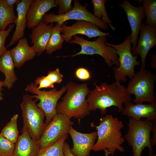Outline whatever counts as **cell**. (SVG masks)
<instances>
[{
    "instance_id": "34",
    "label": "cell",
    "mask_w": 156,
    "mask_h": 156,
    "mask_svg": "<svg viewBox=\"0 0 156 156\" xmlns=\"http://www.w3.org/2000/svg\"><path fill=\"white\" fill-rule=\"evenodd\" d=\"M75 75L78 79L81 80H86L91 78L90 73L86 68L80 67L76 69Z\"/></svg>"
},
{
    "instance_id": "20",
    "label": "cell",
    "mask_w": 156,
    "mask_h": 156,
    "mask_svg": "<svg viewBox=\"0 0 156 156\" xmlns=\"http://www.w3.org/2000/svg\"><path fill=\"white\" fill-rule=\"evenodd\" d=\"M10 51L15 67L19 68L25 62L33 60L36 55L32 46H30L25 37L19 40L17 45Z\"/></svg>"
},
{
    "instance_id": "14",
    "label": "cell",
    "mask_w": 156,
    "mask_h": 156,
    "mask_svg": "<svg viewBox=\"0 0 156 156\" xmlns=\"http://www.w3.org/2000/svg\"><path fill=\"white\" fill-rule=\"evenodd\" d=\"M140 35L135 49L132 51L133 55H139L141 58L140 69H145L146 56L150 50L156 45V28L142 23Z\"/></svg>"
},
{
    "instance_id": "38",
    "label": "cell",
    "mask_w": 156,
    "mask_h": 156,
    "mask_svg": "<svg viewBox=\"0 0 156 156\" xmlns=\"http://www.w3.org/2000/svg\"><path fill=\"white\" fill-rule=\"evenodd\" d=\"M151 65L153 69H155L156 68V55L153 54L151 56Z\"/></svg>"
},
{
    "instance_id": "19",
    "label": "cell",
    "mask_w": 156,
    "mask_h": 156,
    "mask_svg": "<svg viewBox=\"0 0 156 156\" xmlns=\"http://www.w3.org/2000/svg\"><path fill=\"white\" fill-rule=\"evenodd\" d=\"M32 0H22L17 4V18L14 22L16 28L10 42L6 48L11 46L23 38L26 27V14L27 10Z\"/></svg>"
},
{
    "instance_id": "22",
    "label": "cell",
    "mask_w": 156,
    "mask_h": 156,
    "mask_svg": "<svg viewBox=\"0 0 156 156\" xmlns=\"http://www.w3.org/2000/svg\"><path fill=\"white\" fill-rule=\"evenodd\" d=\"M14 64L10 51L7 50L0 56V71L5 76L3 86L10 89L17 79L14 71Z\"/></svg>"
},
{
    "instance_id": "36",
    "label": "cell",
    "mask_w": 156,
    "mask_h": 156,
    "mask_svg": "<svg viewBox=\"0 0 156 156\" xmlns=\"http://www.w3.org/2000/svg\"><path fill=\"white\" fill-rule=\"evenodd\" d=\"M151 132L153 135L151 138V141L152 145L154 146L156 145V122H153V125Z\"/></svg>"
},
{
    "instance_id": "31",
    "label": "cell",
    "mask_w": 156,
    "mask_h": 156,
    "mask_svg": "<svg viewBox=\"0 0 156 156\" xmlns=\"http://www.w3.org/2000/svg\"><path fill=\"white\" fill-rule=\"evenodd\" d=\"M15 26L14 24L10 25L8 28L4 30H0V56L7 50L5 46L6 40Z\"/></svg>"
},
{
    "instance_id": "32",
    "label": "cell",
    "mask_w": 156,
    "mask_h": 156,
    "mask_svg": "<svg viewBox=\"0 0 156 156\" xmlns=\"http://www.w3.org/2000/svg\"><path fill=\"white\" fill-rule=\"evenodd\" d=\"M35 85L38 86L39 90L42 88H52L54 87V84L52 83L46 76H42L37 77L35 81Z\"/></svg>"
},
{
    "instance_id": "7",
    "label": "cell",
    "mask_w": 156,
    "mask_h": 156,
    "mask_svg": "<svg viewBox=\"0 0 156 156\" xmlns=\"http://www.w3.org/2000/svg\"><path fill=\"white\" fill-rule=\"evenodd\" d=\"M73 39L69 43L79 45L81 47V51L71 55L74 57L80 55H99L104 59L107 65L109 67L113 65L118 67L119 65L118 57L116 49L107 45L106 36H99L93 41H89L84 39L82 37L74 36Z\"/></svg>"
},
{
    "instance_id": "13",
    "label": "cell",
    "mask_w": 156,
    "mask_h": 156,
    "mask_svg": "<svg viewBox=\"0 0 156 156\" xmlns=\"http://www.w3.org/2000/svg\"><path fill=\"white\" fill-rule=\"evenodd\" d=\"M118 5L124 10L131 27V43L132 45L131 47V50L132 51L137 45L142 21L146 16L144 10L143 6L135 7L127 0H124Z\"/></svg>"
},
{
    "instance_id": "2",
    "label": "cell",
    "mask_w": 156,
    "mask_h": 156,
    "mask_svg": "<svg viewBox=\"0 0 156 156\" xmlns=\"http://www.w3.org/2000/svg\"><path fill=\"white\" fill-rule=\"evenodd\" d=\"M98 126L93 123L91 126L96 130L97 140L92 150L103 151L105 156L113 155L117 150L123 153L125 151L122 145L125 141L121 131L124 127L123 122L111 115L101 117Z\"/></svg>"
},
{
    "instance_id": "15",
    "label": "cell",
    "mask_w": 156,
    "mask_h": 156,
    "mask_svg": "<svg viewBox=\"0 0 156 156\" xmlns=\"http://www.w3.org/2000/svg\"><path fill=\"white\" fill-rule=\"evenodd\" d=\"M68 134L73 142V147L70 149L74 156H89L90 151L96 143L98 136L96 131L90 133L79 132L72 127Z\"/></svg>"
},
{
    "instance_id": "10",
    "label": "cell",
    "mask_w": 156,
    "mask_h": 156,
    "mask_svg": "<svg viewBox=\"0 0 156 156\" xmlns=\"http://www.w3.org/2000/svg\"><path fill=\"white\" fill-rule=\"evenodd\" d=\"M73 122L66 114H57L44 128L38 143L40 149L51 146L68 134Z\"/></svg>"
},
{
    "instance_id": "30",
    "label": "cell",
    "mask_w": 156,
    "mask_h": 156,
    "mask_svg": "<svg viewBox=\"0 0 156 156\" xmlns=\"http://www.w3.org/2000/svg\"><path fill=\"white\" fill-rule=\"evenodd\" d=\"M72 0H55V3L59 6L57 15L65 14L69 12L73 8Z\"/></svg>"
},
{
    "instance_id": "17",
    "label": "cell",
    "mask_w": 156,
    "mask_h": 156,
    "mask_svg": "<svg viewBox=\"0 0 156 156\" xmlns=\"http://www.w3.org/2000/svg\"><path fill=\"white\" fill-rule=\"evenodd\" d=\"M54 25L53 23L47 24L42 21L31 29L29 36L33 48L38 56L46 51L47 45L52 33Z\"/></svg>"
},
{
    "instance_id": "25",
    "label": "cell",
    "mask_w": 156,
    "mask_h": 156,
    "mask_svg": "<svg viewBox=\"0 0 156 156\" xmlns=\"http://www.w3.org/2000/svg\"><path fill=\"white\" fill-rule=\"evenodd\" d=\"M18 114L13 115L2 130L1 134L11 142L15 144L19 137L17 121Z\"/></svg>"
},
{
    "instance_id": "5",
    "label": "cell",
    "mask_w": 156,
    "mask_h": 156,
    "mask_svg": "<svg viewBox=\"0 0 156 156\" xmlns=\"http://www.w3.org/2000/svg\"><path fill=\"white\" fill-rule=\"evenodd\" d=\"M33 99L27 94L23 96L20 104L23 124L21 133L27 132L32 139L38 141L46 126L44 122L45 115L36 104L38 100L34 101Z\"/></svg>"
},
{
    "instance_id": "29",
    "label": "cell",
    "mask_w": 156,
    "mask_h": 156,
    "mask_svg": "<svg viewBox=\"0 0 156 156\" xmlns=\"http://www.w3.org/2000/svg\"><path fill=\"white\" fill-rule=\"evenodd\" d=\"M15 146L0 133V156H13Z\"/></svg>"
},
{
    "instance_id": "6",
    "label": "cell",
    "mask_w": 156,
    "mask_h": 156,
    "mask_svg": "<svg viewBox=\"0 0 156 156\" xmlns=\"http://www.w3.org/2000/svg\"><path fill=\"white\" fill-rule=\"evenodd\" d=\"M155 75L146 69H140L129 81L126 88L127 93L134 94L135 103H149L156 102V96L154 91L156 80Z\"/></svg>"
},
{
    "instance_id": "40",
    "label": "cell",
    "mask_w": 156,
    "mask_h": 156,
    "mask_svg": "<svg viewBox=\"0 0 156 156\" xmlns=\"http://www.w3.org/2000/svg\"><path fill=\"white\" fill-rule=\"evenodd\" d=\"M135 1L139 4H141L142 2V0H135Z\"/></svg>"
},
{
    "instance_id": "26",
    "label": "cell",
    "mask_w": 156,
    "mask_h": 156,
    "mask_svg": "<svg viewBox=\"0 0 156 156\" xmlns=\"http://www.w3.org/2000/svg\"><path fill=\"white\" fill-rule=\"evenodd\" d=\"M106 0H91V2L93 7V15L97 18L101 19L104 22L107 24L111 29L114 31L115 28L112 24V21L108 16L105 7V3Z\"/></svg>"
},
{
    "instance_id": "24",
    "label": "cell",
    "mask_w": 156,
    "mask_h": 156,
    "mask_svg": "<svg viewBox=\"0 0 156 156\" xmlns=\"http://www.w3.org/2000/svg\"><path fill=\"white\" fill-rule=\"evenodd\" d=\"M60 27L58 23L54 27L47 45L46 51L47 54L51 55L53 52L60 50L62 47L64 39L62 36Z\"/></svg>"
},
{
    "instance_id": "37",
    "label": "cell",
    "mask_w": 156,
    "mask_h": 156,
    "mask_svg": "<svg viewBox=\"0 0 156 156\" xmlns=\"http://www.w3.org/2000/svg\"><path fill=\"white\" fill-rule=\"evenodd\" d=\"M7 5L10 7H14V5L19 3L21 0H5Z\"/></svg>"
},
{
    "instance_id": "33",
    "label": "cell",
    "mask_w": 156,
    "mask_h": 156,
    "mask_svg": "<svg viewBox=\"0 0 156 156\" xmlns=\"http://www.w3.org/2000/svg\"><path fill=\"white\" fill-rule=\"evenodd\" d=\"M46 76L54 84L60 83L62 81L63 75L60 73L59 68H57L54 70L49 71Z\"/></svg>"
},
{
    "instance_id": "9",
    "label": "cell",
    "mask_w": 156,
    "mask_h": 156,
    "mask_svg": "<svg viewBox=\"0 0 156 156\" xmlns=\"http://www.w3.org/2000/svg\"><path fill=\"white\" fill-rule=\"evenodd\" d=\"M37 87L38 86L34 83H31L27 86L25 90L36 94L32 96L33 98H36L40 100L39 102L36 105L45 114L46 121L45 124L46 126L57 114L56 107L58 101L66 92V85L62 86L60 90L53 88L49 91L41 90L37 88Z\"/></svg>"
},
{
    "instance_id": "41",
    "label": "cell",
    "mask_w": 156,
    "mask_h": 156,
    "mask_svg": "<svg viewBox=\"0 0 156 156\" xmlns=\"http://www.w3.org/2000/svg\"><path fill=\"white\" fill-rule=\"evenodd\" d=\"M153 156H156V155H153Z\"/></svg>"
},
{
    "instance_id": "39",
    "label": "cell",
    "mask_w": 156,
    "mask_h": 156,
    "mask_svg": "<svg viewBox=\"0 0 156 156\" xmlns=\"http://www.w3.org/2000/svg\"><path fill=\"white\" fill-rule=\"evenodd\" d=\"M3 86V81H2L0 80V101H1L3 99V94L2 92L3 89L2 87Z\"/></svg>"
},
{
    "instance_id": "35",
    "label": "cell",
    "mask_w": 156,
    "mask_h": 156,
    "mask_svg": "<svg viewBox=\"0 0 156 156\" xmlns=\"http://www.w3.org/2000/svg\"><path fill=\"white\" fill-rule=\"evenodd\" d=\"M70 149L69 144L65 141L63 147V151L65 156H74L71 153Z\"/></svg>"
},
{
    "instance_id": "3",
    "label": "cell",
    "mask_w": 156,
    "mask_h": 156,
    "mask_svg": "<svg viewBox=\"0 0 156 156\" xmlns=\"http://www.w3.org/2000/svg\"><path fill=\"white\" fill-rule=\"evenodd\" d=\"M66 85V93L57 103V113L64 114L70 119L75 118L79 124L81 119L90 114L86 99L90 90L87 83L79 84L70 81Z\"/></svg>"
},
{
    "instance_id": "1",
    "label": "cell",
    "mask_w": 156,
    "mask_h": 156,
    "mask_svg": "<svg viewBox=\"0 0 156 156\" xmlns=\"http://www.w3.org/2000/svg\"><path fill=\"white\" fill-rule=\"evenodd\" d=\"M94 84L95 87L90 90L86 97L90 111L99 109L102 114L104 115L107 108L115 106L118 108V112L121 113L124 109L123 104L131 102V95L127 93L126 88L120 82Z\"/></svg>"
},
{
    "instance_id": "23",
    "label": "cell",
    "mask_w": 156,
    "mask_h": 156,
    "mask_svg": "<svg viewBox=\"0 0 156 156\" xmlns=\"http://www.w3.org/2000/svg\"><path fill=\"white\" fill-rule=\"evenodd\" d=\"M16 18L14 7H9L5 0H0V30H5L8 25L14 24Z\"/></svg>"
},
{
    "instance_id": "27",
    "label": "cell",
    "mask_w": 156,
    "mask_h": 156,
    "mask_svg": "<svg viewBox=\"0 0 156 156\" xmlns=\"http://www.w3.org/2000/svg\"><path fill=\"white\" fill-rule=\"evenodd\" d=\"M68 136V134H66L56 143L40 149L37 156H65L63 147Z\"/></svg>"
},
{
    "instance_id": "16",
    "label": "cell",
    "mask_w": 156,
    "mask_h": 156,
    "mask_svg": "<svg viewBox=\"0 0 156 156\" xmlns=\"http://www.w3.org/2000/svg\"><path fill=\"white\" fill-rule=\"evenodd\" d=\"M57 6L54 0H32L27 12L26 27H35L43 21L46 13Z\"/></svg>"
},
{
    "instance_id": "11",
    "label": "cell",
    "mask_w": 156,
    "mask_h": 156,
    "mask_svg": "<svg viewBox=\"0 0 156 156\" xmlns=\"http://www.w3.org/2000/svg\"><path fill=\"white\" fill-rule=\"evenodd\" d=\"M74 5L72 9L67 13L57 15L54 12L45 14L43 21L47 24L56 23L60 25L68 20H83L93 23L97 25L99 28L106 30L108 28V24L104 22L89 12L86 9L87 3L84 6L81 5L77 0L74 1Z\"/></svg>"
},
{
    "instance_id": "21",
    "label": "cell",
    "mask_w": 156,
    "mask_h": 156,
    "mask_svg": "<svg viewBox=\"0 0 156 156\" xmlns=\"http://www.w3.org/2000/svg\"><path fill=\"white\" fill-rule=\"evenodd\" d=\"M40 150L38 142L34 140L25 132L19 136L13 156H37Z\"/></svg>"
},
{
    "instance_id": "12",
    "label": "cell",
    "mask_w": 156,
    "mask_h": 156,
    "mask_svg": "<svg viewBox=\"0 0 156 156\" xmlns=\"http://www.w3.org/2000/svg\"><path fill=\"white\" fill-rule=\"evenodd\" d=\"M60 32L64 41L69 43L72 37L78 34L87 36L89 39L93 37L109 36V32L101 31L99 27L95 24L85 20H77L71 26H67L64 23L61 25Z\"/></svg>"
},
{
    "instance_id": "8",
    "label": "cell",
    "mask_w": 156,
    "mask_h": 156,
    "mask_svg": "<svg viewBox=\"0 0 156 156\" xmlns=\"http://www.w3.org/2000/svg\"><path fill=\"white\" fill-rule=\"evenodd\" d=\"M131 34L126 37L123 42L120 44L114 45L107 42V45L114 47L116 50L118 57L119 65L118 67H114V75L115 81L125 82L127 77L132 79L135 74V67L140 64L137 60L138 56L133 55L131 50Z\"/></svg>"
},
{
    "instance_id": "28",
    "label": "cell",
    "mask_w": 156,
    "mask_h": 156,
    "mask_svg": "<svg viewBox=\"0 0 156 156\" xmlns=\"http://www.w3.org/2000/svg\"><path fill=\"white\" fill-rule=\"evenodd\" d=\"M146 17L145 24L156 28V0H142Z\"/></svg>"
},
{
    "instance_id": "4",
    "label": "cell",
    "mask_w": 156,
    "mask_h": 156,
    "mask_svg": "<svg viewBox=\"0 0 156 156\" xmlns=\"http://www.w3.org/2000/svg\"><path fill=\"white\" fill-rule=\"evenodd\" d=\"M153 122L146 119L137 120L130 118L127 124V131L124 137L128 145L132 148L133 156H141L142 151L146 147L149 151L148 156L154 155L153 146L151 141Z\"/></svg>"
},
{
    "instance_id": "18",
    "label": "cell",
    "mask_w": 156,
    "mask_h": 156,
    "mask_svg": "<svg viewBox=\"0 0 156 156\" xmlns=\"http://www.w3.org/2000/svg\"><path fill=\"white\" fill-rule=\"evenodd\" d=\"M124 107L122 112L123 115L137 120L146 118L147 120L156 122V102L146 104L131 102L125 104Z\"/></svg>"
}]
</instances>
